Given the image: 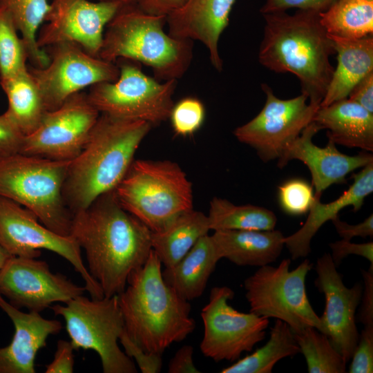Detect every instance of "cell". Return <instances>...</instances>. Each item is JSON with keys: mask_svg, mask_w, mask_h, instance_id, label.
Instances as JSON below:
<instances>
[{"mask_svg": "<svg viewBox=\"0 0 373 373\" xmlns=\"http://www.w3.org/2000/svg\"><path fill=\"white\" fill-rule=\"evenodd\" d=\"M299 353L300 347L289 326L276 319L271 328L269 338L263 346L223 368L220 372L271 373L278 361Z\"/></svg>", "mask_w": 373, "mask_h": 373, "instance_id": "29", "label": "cell"}, {"mask_svg": "<svg viewBox=\"0 0 373 373\" xmlns=\"http://www.w3.org/2000/svg\"><path fill=\"white\" fill-rule=\"evenodd\" d=\"M152 126L146 121L100 113L84 147L68 167L63 197L73 215L115 190Z\"/></svg>", "mask_w": 373, "mask_h": 373, "instance_id": "3", "label": "cell"}, {"mask_svg": "<svg viewBox=\"0 0 373 373\" xmlns=\"http://www.w3.org/2000/svg\"><path fill=\"white\" fill-rule=\"evenodd\" d=\"M220 258L238 266L262 267L280 256L285 236L278 230H218L211 235Z\"/></svg>", "mask_w": 373, "mask_h": 373, "instance_id": "24", "label": "cell"}, {"mask_svg": "<svg viewBox=\"0 0 373 373\" xmlns=\"http://www.w3.org/2000/svg\"><path fill=\"white\" fill-rule=\"evenodd\" d=\"M100 113L80 91L47 111L37 128L26 135L20 153L71 161L84 147Z\"/></svg>", "mask_w": 373, "mask_h": 373, "instance_id": "15", "label": "cell"}, {"mask_svg": "<svg viewBox=\"0 0 373 373\" xmlns=\"http://www.w3.org/2000/svg\"><path fill=\"white\" fill-rule=\"evenodd\" d=\"M332 250L331 257L336 267H338L343 258L349 255H357L366 258L373 264V242L352 243L350 240L342 239L329 243Z\"/></svg>", "mask_w": 373, "mask_h": 373, "instance_id": "41", "label": "cell"}, {"mask_svg": "<svg viewBox=\"0 0 373 373\" xmlns=\"http://www.w3.org/2000/svg\"><path fill=\"white\" fill-rule=\"evenodd\" d=\"M329 36L338 63L320 106L347 98L354 86L373 71V35L361 39Z\"/></svg>", "mask_w": 373, "mask_h": 373, "instance_id": "25", "label": "cell"}, {"mask_svg": "<svg viewBox=\"0 0 373 373\" xmlns=\"http://www.w3.org/2000/svg\"><path fill=\"white\" fill-rule=\"evenodd\" d=\"M350 373L373 372V327H364L351 357Z\"/></svg>", "mask_w": 373, "mask_h": 373, "instance_id": "37", "label": "cell"}, {"mask_svg": "<svg viewBox=\"0 0 373 373\" xmlns=\"http://www.w3.org/2000/svg\"><path fill=\"white\" fill-rule=\"evenodd\" d=\"M8 102L6 111L24 135L35 131L48 111L42 95L28 68L0 79Z\"/></svg>", "mask_w": 373, "mask_h": 373, "instance_id": "28", "label": "cell"}, {"mask_svg": "<svg viewBox=\"0 0 373 373\" xmlns=\"http://www.w3.org/2000/svg\"><path fill=\"white\" fill-rule=\"evenodd\" d=\"M312 122L336 144L373 151V113L349 98L319 106Z\"/></svg>", "mask_w": 373, "mask_h": 373, "instance_id": "23", "label": "cell"}, {"mask_svg": "<svg viewBox=\"0 0 373 373\" xmlns=\"http://www.w3.org/2000/svg\"><path fill=\"white\" fill-rule=\"evenodd\" d=\"M162 263L152 249L145 264L133 271L127 287L117 295L124 329L148 353L162 354L185 339L195 327L189 301L164 280Z\"/></svg>", "mask_w": 373, "mask_h": 373, "instance_id": "4", "label": "cell"}, {"mask_svg": "<svg viewBox=\"0 0 373 373\" xmlns=\"http://www.w3.org/2000/svg\"><path fill=\"white\" fill-rule=\"evenodd\" d=\"M234 291L229 287H214L202 308L204 334L200 350L216 362L234 361L251 352L266 335L269 318L253 312H240L228 303Z\"/></svg>", "mask_w": 373, "mask_h": 373, "instance_id": "13", "label": "cell"}, {"mask_svg": "<svg viewBox=\"0 0 373 373\" xmlns=\"http://www.w3.org/2000/svg\"><path fill=\"white\" fill-rule=\"evenodd\" d=\"M74 347L70 341L59 340L53 361L46 365V373H72L74 371Z\"/></svg>", "mask_w": 373, "mask_h": 373, "instance_id": "42", "label": "cell"}, {"mask_svg": "<svg viewBox=\"0 0 373 373\" xmlns=\"http://www.w3.org/2000/svg\"><path fill=\"white\" fill-rule=\"evenodd\" d=\"M10 255L1 245H0V271L6 262V261L10 258Z\"/></svg>", "mask_w": 373, "mask_h": 373, "instance_id": "48", "label": "cell"}, {"mask_svg": "<svg viewBox=\"0 0 373 373\" xmlns=\"http://www.w3.org/2000/svg\"><path fill=\"white\" fill-rule=\"evenodd\" d=\"M320 130L312 122L287 146L278 160V166L281 169L292 160L303 162L310 171L314 195L318 196L332 184L345 183L350 173L373 162L370 152L364 151L356 155H348L340 152L336 144L329 139L325 146H316L312 138Z\"/></svg>", "mask_w": 373, "mask_h": 373, "instance_id": "19", "label": "cell"}, {"mask_svg": "<svg viewBox=\"0 0 373 373\" xmlns=\"http://www.w3.org/2000/svg\"><path fill=\"white\" fill-rule=\"evenodd\" d=\"M236 0H186L166 16L168 34L182 39L197 40L207 48L209 59L218 72L222 60L218 50L220 37L227 27Z\"/></svg>", "mask_w": 373, "mask_h": 373, "instance_id": "20", "label": "cell"}, {"mask_svg": "<svg viewBox=\"0 0 373 373\" xmlns=\"http://www.w3.org/2000/svg\"><path fill=\"white\" fill-rule=\"evenodd\" d=\"M186 0H136L135 4L144 12L167 16L180 8Z\"/></svg>", "mask_w": 373, "mask_h": 373, "instance_id": "47", "label": "cell"}, {"mask_svg": "<svg viewBox=\"0 0 373 373\" xmlns=\"http://www.w3.org/2000/svg\"><path fill=\"white\" fill-rule=\"evenodd\" d=\"M319 17L330 36L361 39L373 35V0H336Z\"/></svg>", "mask_w": 373, "mask_h": 373, "instance_id": "30", "label": "cell"}, {"mask_svg": "<svg viewBox=\"0 0 373 373\" xmlns=\"http://www.w3.org/2000/svg\"><path fill=\"white\" fill-rule=\"evenodd\" d=\"M0 245L12 256L37 258L40 249L52 251L68 261L83 278L92 298L104 297L98 282L86 269L81 247L72 236L58 234L44 226L30 210L0 197Z\"/></svg>", "mask_w": 373, "mask_h": 373, "instance_id": "11", "label": "cell"}, {"mask_svg": "<svg viewBox=\"0 0 373 373\" xmlns=\"http://www.w3.org/2000/svg\"><path fill=\"white\" fill-rule=\"evenodd\" d=\"M118 79L95 84L87 93L100 113L115 117L143 120L157 125L169 119L174 104L177 80L160 82L146 75L133 61L119 59Z\"/></svg>", "mask_w": 373, "mask_h": 373, "instance_id": "10", "label": "cell"}, {"mask_svg": "<svg viewBox=\"0 0 373 373\" xmlns=\"http://www.w3.org/2000/svg\"><path fill=\"white\" fill-rule=\"evenodd\" d=\"M336 0H265L260 12L262 15L283 12L291 8L314 11L327 10Z\"/></svg>", "mask_w": 373, "mask_h": 373, "instance_id": "40", "label": "cell"}, {"mask_svg": "<svg viewBox=\"0 0 373 373\" xmlns=\"http://www.w3.org/2000/svg\"><path fill=\"white\" fill-rule=\"evenodd\" d=\"M336 268L328 253L319 258L315 266L318 277L314 284L324 294L325 300L318 330L327 336L347 363L359 338L355 313L361 303L363 288L359 283L352 287H347Z\"/></svg>", "mask_w": 373, "mask_h": 373, "instance_id": "18", "label": "cell"}, {"mask_svg": "<svg viewBox=\"0 0 373 373\" xmlns=\"http://www.w3.org/2000/svg\"><path fill=\"white\" fill-rule=\"evenodd\" d=\"M336 232L344 240H351L354 237L373 236V215H370L363 222L356 224H350L340 220L338 216L332 220Z\"/></svg>", "mask_w": 373, "mask_h": 373, "instance_id": "44", "label": "cell"}, {"mask_svg": "<svg viewBox=\"0 0 373 373\" xmlns=\"http://www.w3.org/2000/svg\"><path fill=\"white\" fill-rule=\"evenodd\" d=\"M166 16L148 14L135 3L122 5L107 24L99 57L126 59L151 68L159 81L181 78L193 58V41L165 32Z\"/></svg>", "mask_w": 373, "mask_h": 373, "instance_id": "5", "label": "cell"}, {"mask_svg": "<svg viewBox=\"0 0 373 373\" xmlns=\"http://www.w3.org/2000/svg\"><path fill=\"white\" fill-rule=\"evenodd\" d=\"M99 1L117 2L122 5L135 4L136 3V0H99Z\"/></svg>", "mask_w": 373, "mask_h": 373, "instance_id": "49", "label": "cell"}, {"mask_svg": "<svg viewBox=\"0 0 373 373\" xmlns=\"http://www.w3.org/2000/svg\"><path fill=\"white\" fill-rule=\"evenodd\" d=\"M85 290L36 258L12 256L0 271V294L15 307L29 312L40 313L53 303H66Z\"/></svg>", "mask_w": 373, "mask_h": 373, "instance_id": "17", "label": "cell"}, {"mask_svg": "<svg viewBox=\"0 0 373 373\" xmlns=\"http://www.w3.org/2000/svg\"><path fill=\"white\" fill-rule=\"evenodd\" d=\"M300 353L306 360L309 373H343L346 361L327 336L315 327L294 333Z\"/></svg>", "mask_w": 373, "mask_h": 373, "instance_id": "33", "label": "cell"}, {"mask_svg": "<svg viewBox=\"0 0 373 373\" xmlns=\"http://www.w3.org/2000/svg\"><path fill=\"white\" fill-rule=\"evenodd\" d=\"M151 233L121 206L113 190L73 214L70 236L84 249L88 270L104 297H111L122 293L129 275L146 262Z\"/></svg>", "mask_w": 373, "mask_h": 373, "instance_id": "1", "label": "cell"}, {"mask_svg": "<svg viewBox=\"0 0 373 373\" xmlns=\"http://www.w3.org/2000/svg\"><path fill=\"white\" fill-rule=\"evenodd\" d=\"M205 115V108L200 99L186 97L173 104L169 119L177 135L187 137L202 127Z\"/></svg>", "mask_w": 373, "mask_h": 373, "instance_id": "35", "label": "cell"}, {"mask_svg": "<svg viewBox=\"0 0 373 373\" xmlns=\"http://www.w3.org/2000/svg\"><path fill=\"white\" fill-rule=\"evenodd\" d=\"M50 0H0V7L11 15L20 32L32 66L43 68L50 61L44 49L37 44V32L45 20Z\"/></svg>", "mask_w": 373, "mask_h": 373, "instance_id": "32", "label": "cell"}, {"mask_svg": "<svg viewBox=\"0 0 373 373\" xmlns=\"http://www.w3.org/2000/svg\"><path fill=\"white\" fill-rule=\"evenodd\" d=\"M66 305L51 307L61 316L75 350H93L101 360L104 373H136L134 361L118 345L124 321L117 295L89 299L82 295Z\"/></svg>", "mask_w": 373, "mask_h": 373, "instance_id": "8", "label": "cell"}, {"mask_svg": "<svg viewBox=\"0 0 373 373\" xmlns=\"http://www.w3.org/2000/svg\"><path fill=\"white\" fill-rule=\"evenodd\" d=\"M347 98L373 113V71L354 86Z\"/></svg>", "mask_w": 373, "mask_h": 373, "instance_id": "45", "label": "cell"}, {"mask_svg": "<svg viewBox=\"0 0 373 373\" xmlns=\"http://www.w3.org/2000/svg\"><path fill=\"white\" fill-rule=\"evenodd\" d=\"M0 308L15 327L10 344L0 347V373H35V361L38 351L46 346L50 335L61 330V323L46 319L37 312H23L1 294Z\"/></svg>", "mask_w": 373, "mask_h": 373, "instance_id": "21", "label": "cell"}, {"mask_svg": "<svg viewBox=\"0 0 373 373\" xmlns=\"http://www.w3.org/2000/svg\"><path fill=\"white\" fill-rule=\"evenodd\" d=\"M261 88L266 95L263 108L249 122L237 127L233 135L267 162L279 159L287 146L312 122L319 106L307 104L308 98L303 93L281 99L267 84H262Z\"/></svg>", "mask_w": 373, "mask_h": 373, "instance_id": "14", "label": "cell"}, {"mask_svg": "<svg viewBox=\"0 0 373 373\" xmlns=\"http://www.w3.org/2000/svg\"><path fill=\"white\" fill-rule=\"evenodd\" d=\"M24 137L6 112L0 115V157L20 153Z\"/></svg>", "mask_w": 373, "mask_h": 373, "instance_id": "39", "label": "cell"}, {"mask_svg": "<svg viewBox=\"0 0 373 373\" xmlns=\"http://www.w3.org/2000/svg\"><path fill=\"white\" fill-rule=\"evenodd\" d=\"M122 4L113 1L50 0L45 20L37 36L41 49L73 42L89 54L99 57L104 30Z\"/></svg>", "mask_w": 373, "mask_h": 373, "instance_id": "16", "label": "cell"}, {"mask_svg": "<svg viewBox=\"0 0 373 373\" xmlns=\"http://www.w3.org/2000/svg\"><path fill=\"white\" fill-rule=\"evenodd\" d=\"M119 341L126 355L135 361L142 373H157L161 371L162 354L145 352L130 338L125 329L120 335Z\"/></svg>", "mask_w": 373, "mask_h": 373, "instance_id": "38", "label": "cell"}, {"mask_svg": "<svg viewBox=\"0 0 373 373\" xmlns=\"http://www.w3.org/2000/svg\"><path fill=\"white\" fill-rule=\"evenodd\" d=\"M264 35L258 61L275 73H291L298 79L301 93L320 106L334 68L332 40L320 21L319 13L298 10L263 14Z\"/></svg>", "mask_w": 373, "mask_h": 373, "instance_id": "2", "label": "cell"}, {"mask_svg": "<svg viewBox=\"0 0 373 373\" xmlns=\"http://www.w3.org/2000/svg\"><path fill=\"white\" fill-rule=\"evenodd\" d=\"M209 230L207 216L193 209L177 216L163 229L152 232V249L165 268L173 267Z\"/></svg>", "mask_w": 373, "mask_h": 373, "instance_id": "27", "label": "cell"}, {"mask_svg": "<svg viewBox=\"0 0 373 373\" xmlns=\"http://www.w3.org/2000/svg\"><path fill=\"white\" fill-rule=\"evenodd\" d=\"M114 191L121 206L152 232L193 209L192 183L169 160H133Z\"/></svg>", "mask_w": 373, "mask_h": 373, "instance_id": "6", "label": "cell"}, {"mask_svg": "<svg viewBox=\"0 0 373 373\" xmlns=\"http://www.w3.org/2000/svg\"><path fill=\"white\" fill-rule=\"evenodd\" d=\"M281 209L291 216L307 213L314 199L312 185L301 179H291L278 186Z\"/></svg>", "mask_w": 373, "mask_h": 373, "instance_id": "36", "label": "cell"}, {"mask_svg": "<svg viewBox=\"0 0 373 373\" xmlns=\"http://www.w3.org/2000/svg\"><path fill=\"white\" fill-rule=\"evenodd\" d=\"M220 259L211 236L207 234L175 265L162 271V278L179 296L190 301L202 295Z\"/></svg>", "mask_w": 373, "mask_h": 373, "instance_id": "26", "label": "cell"}, {"mask_svg": "<svg viewBox=\"0 0 373 373\" xmlns=\"http://www.w3.org/2000/svg\"><path fill=\"white\" fill-rule=\"evenodd\" d=\"M69 163L22 153L0 157V197L28 209L52 231L70 236L73 215L63 197Z\"/></svg>", "mask_w": 373, "mask_h": 373, "instance_id": "7", "label": "cell"}, {"mask_svg": "<svg viewBox=\"0 0 373 373\" xmlns=\"http://www.w3.org/2000/svg\"><path fill=\"white\" fill-rule=\"evenodd\" d=\"M291 260L284 259L277 267H260L244 281L250 312L267 318L286 323L294 333L319 325V316L307 296L305 279L312 269L308 259L289 270Z\"/></svg>", "mask_w": 373, "mask_h": 373, "instance_id": "9", "label": "cell"}, {"mask_svg": "<svg viewBox=\"0 0 373 373\" xmlns=\"http://www.w3.org/2000/svg\"><path fill=\"white\" fill-rule=\"evenodd\" d=\"M210 230H273L277 222L274 213L252 204L236 205L214 197L207 216Z\"/></svg>", "mask_w": 373, "mask_h": 373, "instance_id": "31", "label": "cell"}, {"mask_svg": "<svg viewBox=\"0 0 373 373\" xmlns=\"http://www.w3.org/2000/svg\"><path fill=\"white\" fill-rule=\"evenodd\" d=\"M361 273L364 280V291L358 321L363 323L364 327H373V264L367 270H362Z\"/></svg>", "mask_w": 373, "mask_h": 373, "instance_id": "43", "label": "cell"}, {"mask_svg": "<svg viewBox=\"0 0 373 373\" xmlns=\"http://www.w3.org/2000/svg\"><path fill=\"white\" fill-rule=\"evenodd\" d=\"M44 50L49 64L43 68L28 66V70L48 111L57 108L70 96L87 86L113 82L119 77L117 65L89 54L76 43H59Z\"/></svg>", "mask_w": 373, "mask_h": 373, "instance_id": "12", "label": "cell"}, {"mask_svg": "<svg viewBox=\"0 0 373 373\" xmlns=\"http://www.w3.org/2000/svg\"><path fill=\"white\" fill-rule=\"evenodd\" d=\"M10 14L0 7V79L27 69V50Z\"/></svg>", "mask_w": 373, "mask_h": 373, "instance_id": "34", "label": "cell"}, {"mask_svg": "<svg viewBox=\"0 0 373 373\" xmlns=\"http://www.w3.org/2000/svg\"><path fill=\"white\" fill-rule=\"evenodd\" d=\"M352 178L354 182L349 189L331 202L323 203L321 196L314 195L305 222L297 231L284 238V244L292 260L306 257L311 251V240L319 229L328 220L337 217L344 208L350 206L354 211L361 209L366 197L373 191V162L363 167Z\"/></svg>", "mask_w": 373, "mask_h": 373, "instance_id": "22", "label": "cell"}, {"mask_svg": "<svg viewBox=\"0 0 373 373\" xmlns=\"http://www.w3.org/2000/svg\"><path fill=\"white\" fill-rule=\"evenodd\" d=\"M193 347L191 345H183L170 360L168 365L169 373H199L193 359Z\"/></svg>", "mask_w": 373, "mask_h": 373, "instance_id": "46", "label": "cell"}]
</instances>
